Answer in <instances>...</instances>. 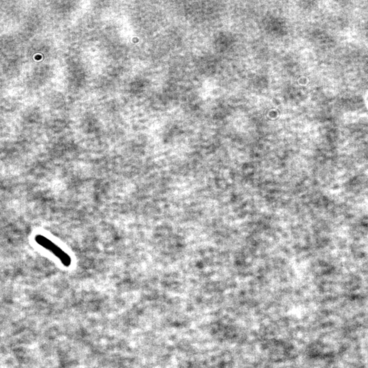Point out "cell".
<instances>
[{"mask_svg":"<svg viewBox=\"0 0 368 368\" xmlns=\"http://www.w3.org/2000/svg\"><path fill=\"white\" fill-rule=\"evenodd\" d=\"M34 239L39 246L48 250L57 259L60 260V261L64 266L69 267L72 265V258L66 252H65L61 247L57 245L48 237L43 234H38L35 236Z\"/></svg>","mask_w":368,"mask_h":368,"instance_id":"1","label":"cell"}]
</instances>
